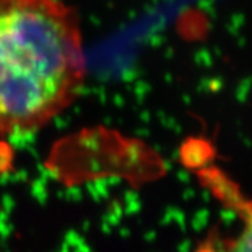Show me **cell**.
Segmentation results:
<instances>
[{
	"label": "cell",
	"mask_w": 252,
	"mask_h": 252,
	"mask_svg": "<svg viewBox=\"0 0 252 252\" xmlns=\"http://www.w3.org/2000/svg\"><path fill=\"white\" fill-rule=\"evenodd\" d=\"M86 77L79 17L59 0H0V133L49 124Z\"/></svg>",
	"instance_id": "6da1fadb"
},
{
	"label": "cell",
	"mask_w": 252,
	"mask_h": 252,
	"mask_svg": "<svg viewBox=\"0 0 252 252\" xmlns=\"http://www.w3.org/2000/svg\"><path fill=\"white\" fill-rule=\"evenodd\" d=\"M198 177L225 209L234 212L240 227L234 234L212 230L195 252H252V198H247L234 181L216 167H200Z\"/></svg>",
	"instance_id": "7a4b0ae2"
}]
</instances>
